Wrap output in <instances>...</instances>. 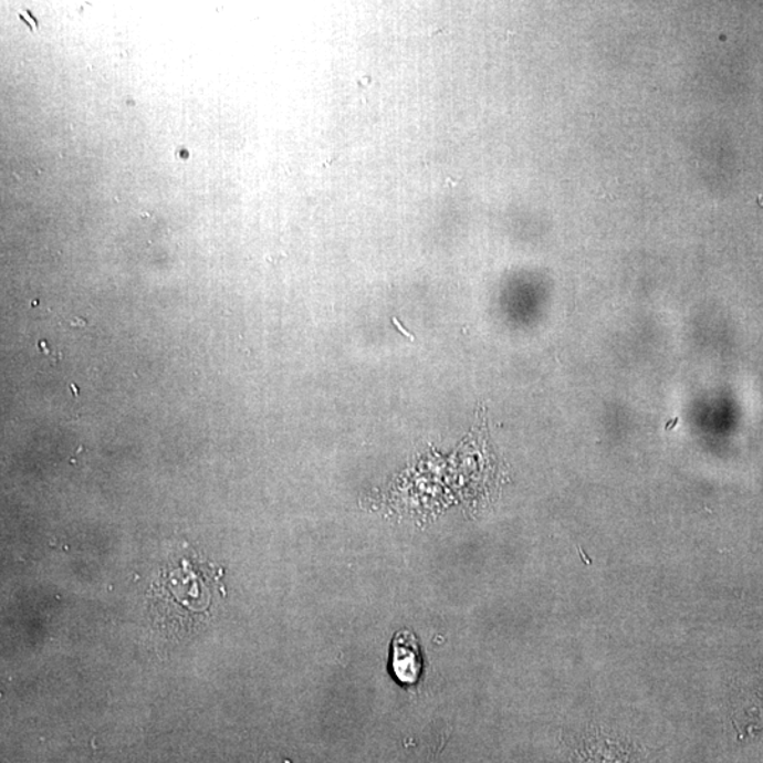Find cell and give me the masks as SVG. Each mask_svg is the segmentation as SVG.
Listing matches in <instances>:
<instances>
[{
	"instance_id": "1",
	"label": "cell",
	"mask_w": 763,
	"mask_h": 763,
	"mask_svg": "<svg viewBox=\"0 0 763 763\" xmlns=\"http://www.w3.org/2000/svg\"><path fill=\"white\" fill-rule=\"evenodd\" d=\"M424 660H421L420 646L416 636L410 633H399L394 640V655H391V669L400 683L414 684L420 678Z\"/></svg>"
}]
</instances>
